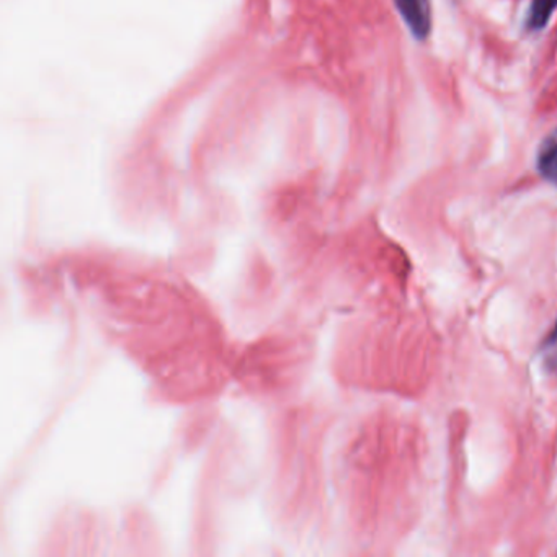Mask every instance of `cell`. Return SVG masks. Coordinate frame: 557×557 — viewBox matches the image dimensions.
<instances>
[{
    "label": "cell",
    "instance_id": "3",
    "mask_svg": "<svg viewBox=\"0 0 557 557\" xmlns=\"http://www.w3.org/2000/svg\"><path fill=\"white\" fill-rule=\"evenodd\" d=\"M556 9L557 0H533L530 11H528L527 27L530 30H541L546 27Z\"/></svg>",
    "mask_w": 557,
    "mask_h": 557
},
{
    "label": "cell",
    "instance_id": "2",
    "mask_svg": "<svg viewBox=\"0 0 557 557\" xmlns=\"http://www.w3.org/2000/svg\"><path fill=\"white\" fill-rule=\"evenodd\" d=\"M536 165L544 181L557 185V129L541 143Z\"/></svg>",
    "mask_w": 557,
    "mask_h": 557
},
{
    "label": "cell",
    "instance_id": "4",
    "mask_svg": "<svg viewBox=\"0 0 557 557\" xmlns=\"http://www.w3.org/2000/svg\"><path fill=\"white\" fill-rule=\"evenodd\" d=\"M541 351H543L544 363L553 370H557V322L550 334L547 335L546 341H544Z\"/></svg>",
    "mask_w": 557,
    "mask_h": 557
},
{
    "label": "cell",
    "instance_id": "1",
    "mask_svg": "<svg viewBox=\"0 0 557 557\" xmlns=\"http://www.w3.org/2000/svg\"><path fill=\"white\" fill-rule=\"evenodd\" d=\"M404 24L417 40H425L432 30V4L430 0H394Z\"/></svg>",
    "mask_w": 557,
    "mask_h": 557
}]
</instances>
